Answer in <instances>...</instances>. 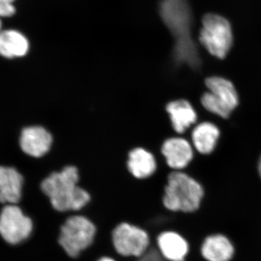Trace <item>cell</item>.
I'll use <instances>...</instances> for the list:
<instances>
[{"mask_svg":"<svg viewBox=\"0 0 261 261\" xmlns=\"http://www.w3.org/2000/svg\"><path fill=\"white\" fill-rule=\"evenodd\" d=\"M173 130L178 135L185 133L187 128L197 121V113L188 101L184 99L170 101L166 106Z\"/></svg>","mask_w":261,"mask_h":261,"instance_id":"7c38bea8","label":"cell"},{"mask_svg":"<svg viewBox=\"0 0 261 261\" xmlns=\"http://www.w3.org/2000/svg\"><path fill=\"white\" fill-rule=\"evenodd\" d=\"M80 181L78 168L68 166L48 175L40 182L39 188L55 210L79 211L91 200L90 194L81 186Z\"/></svg>","mask_w":261,"mask_h":261,"instance_id":"7a4b0ae2","label":"cell"},{"mask_svg":"<svg viewBox=\"0 0 261 261\" xmlns=\"http://www.w3.org/2000/svg\"><path fill=\"white\" fill-rule=\"evenodd\" d=\"M158 245L163 257L171 261H185L189 245L178 233L167 231L158 238Z\"/></svg>","mask_w":261,"mask_h":261,"instance_id":"9a60e30c","label":"cell"},{"mask_svg":"<svg viewBox=\"0 0 261 261\" xmlns=\"http://www.w3.org/2000/svg\"><path fill=\"white\" fill-rule=\"evenodd\" d=\"M98 261H115V260H113V259L111 258V257H102V258H101V259H99V260Z\"/></svg>","mask_w":261,"mask_h":261,"instance_id":"ffe728a7","label":"cell"},{"mask_svg":"<svg viewBox=\"0 0 261 261\" xmlns=\"http://www.w3.org/2000/svg\"><path fill=\"white\" fill-rule=\"evenodd\" d=\"M24 182L16 168L0 166V204L18 205L23 198Z\"/></svg>","mask_w":261,"mask_h":261,"instance_id":"8fae6325","label":"cell"},{"mask_svg":"<svg viewBox=\"0 0 261 261\" xmlns=\"http://www.w3.org/2000/svg\"><path fill=\"white\" fill-rule=\"evenodd\" d=\"M258 173H259V175H260V176L261 178V156L260 158V160H259V162H258Z\"/></svg>","mask_w":261,"mask_h":261,"instance_id":"44dd1931","label":"cell"},{"mask_svg":"<svg viewBox=\"0 0 261 261\" xmlns=\"http://www.w3.org/2000/svg\"><path fill=\"white\" fill-rule=\"evenodd\" d=\"M209 89L202 95L201 102L207 111L227 118L238 105V94L233 84L228 80L218 76L205 80Z\"/></svg>","mask_w":261,"mask_h":261,"instance_id":"5b68a950","label":"cell"},{"mask_svg":"<svg viewBox=\"0 0 261 261\" xmlns=\"http://www.w3.org/2000/svg\"><path fill=\"white\" fill-rule=\"evenodd\" d=\"M159 12L174 38L173 57L175 61L190 65L199 64L198 51L192 39L193 15L188 0H161Z\"/></svg>","mask_w":261,"mask_h":261,"instance_id":"6da1fadb","label":"cell"},{"mask_svg":"<svg viewBox=\"0 0 261 261\" xmlns=\"http://www.w3.org/2000/svg\"><path fill=\"white\" fill-rule=\"evenodd\" d=\"M54 142L50 132L41 125L24 127L20 132L19 145L23 153L39 159L49 153Z\"/></svg>","mask_w":261,"mask_h":261,"instance_id":"9c48e42d","label":"cell"},{"mask_svg":"<svg viewBox=\"0 0 261 261\" xmlns=\"http://www.w3.org/2000/svg\"><path fill=\"white\" fill-rule=\"evenodd\" d=\"M127 168L137 179H147L157 171V160L154 154L147 149L136 147L128 153Z\"/></svg>","mask_w":261,"mask_h":261,"instance_id":"4fadbf2b","label":"cell"},{"mask_svg":"<svg viewBox=\"0 0 261 261\" xmlns=\"http://www.w3.org/2000/svg\"><path fill=\"white\" fill-rule=\"evenodd\" d=\"M15 0H0V17H10L15 14V8L13 3Z\"/></svg>","mask_w":261,"mask_h":261,"instance_id":"ac0fdd59","label":"cell"},{"mask_svg":"<svg viewBox=\"0 0 261 261\" xmlns=\"http://www.w3.org/2000/svg\"><path fill=\"white\" fill-rule=\"evenodd\" d=\"M161 154L168 168L174 171L186 168L193 159L191 145L181 137H172L165 140L161 147Z\"/></svg>","mask_w":261,"mask_h":261,"instance_id":"30bf717a","label":"cell"},{"mask_svg":"<svg viewBox=\"0 0 261 261\" xmlns=\"http://www.w3.org/2000/svg\"><path fill=\"white\" fill-rule=\"evenodd\" d=\"M233 247L226 237L212 235L205 239L201 252L207 261H228L233 255Z\"/></svg>","mask_w":261,"mask_h":261,"instance_id":"2e32d148","label":"cell"},{"mask_svg":"<svg viewBox=\"0 0 261 261\" xmlns=\"http://www.w3.org/2000/svg\"><path fill=\"white\" fill-rule=\"evenodd\" d=\"M95 233V226L89 219L84 216H73L62 226L58 241L68 255L76 257L92 245Z\"/></svg>","mask_w":261,"mask_h":261,"instance_id":"52a82bcc","label":"cell"},{"mask_svg":"<svg viewBox=\"0 0 261 261\" xmlns=\"http://www.w3.org/2000/svg\"><path fill=\"white\" fill-rule=\"evenodd\" d=\"M1 27H2V22H1V20H0V32H1Z\"/></svg>","mask_w":261,"mask_h":261,"instance_id":"7402d4cb","label":"cell"},{"mask_svg":"<svg viewBox=\"0 0 261 261\" xmlns=\"http://www.w3.org/2000/svg\"><path fill=\"white\" fill-rule=\"evenodd\" d=\"M137 261H163L162 257L159 252L154 249L147 251Z\"/></svg>","mask_w":261,"mask_h":261,"instance_id":"d6986e66","label":"cell"},{"mask_svg":"<svg viewBox=\"0 0 261 261\" xmlns=\"http://www.w3.org/2000/svg\"><path fill=\"white\" fill-rule=\"evenodd\" d=\"M113 243L120 255L140 257L147 252L149 240L142 228L123 223L113 231Z\"/></svg>","mask_w":261,"mask_h":261,"instance_id":"ba28073f","label":"cell"},{"mask_svg":"<svg viewBox=\"0 0 261 261\" xmlns=\"http://www.w3.org/2000/svg\"><path fill=\"white\" fill-rule=\"evenodd\" d=\"M163 196V205L171 211L192 213L200 205L204 191L200 184L179 171L169 173Z\"/></svg>","mask_w":261,"mask_h":261,"instance_id":"3957f363","label":"cell"},{"mask_svg":"<svg viewBox=\"0 0 261 261\" xmlns=\"http://www.w3.org/2000/svg\"><path fill=\"white\" fill-rule=\"evenodd\" d=\"M28 39L15 30L0 32V56L8 59L22 58L28 54Z\"/></svg>","mask_w":261,"mask_h":261,"instance_id":"5bb4252c","label":"cell"},{"mask_svg":"<svg viewBox=\"0 0 261 261\" xmlns=\"http://www.w3.org/2000/svg\"><path fill=\"white\" fill-rule=\"evenodd\" d=\"M34 221L18 204H7L0 211V236L7 243H25L34 232Z\"/></svg>","mask_w":261,"mask_h":261,"instance_id":"8992f818","label":"cell"},{"mask_svg":"<svg viewBox=\"0 0 261 261\" xmlns=\"http://www.w3.org/2000/svg\"><path fill=\"white\" fill-rule=\"evenodd\" d=\"M202 22L199 37L201 44L212 56L223 59L232 46V30L229 22L213 13L205 15Z\"/></svg>","mask_w":261,"mask_h":261,"instance_id":"277c9868","label":"cell"},{"mask_svg":"<svg viewBox=\"0 0 261 261\" xmlns=\"http://www.w3.org/2000/svg\"><path fill=\"white\" fill-rule=\"evenodd\" d=\"M220 132L218 127L210 122L200 123L194 128L192 142L197 151L202 154H209L216 147Z\"/></svg>","mask_w":261,"mask_h":261,"instance_id":"e0dca14e","label":"cell"}]
</instances>
